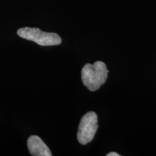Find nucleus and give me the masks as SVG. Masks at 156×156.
I'll use <instances>...</instances> for the list:
<instances>
[{
	"instance_id": "nucleus-3",
	"label": "nucleus",
	"mask_w": 156,
	"mask_h": 156,
	"mask_svg": "<svg viewBox=\"0 0 156 156\" xmlns=\"http://www.w3.org/2000/svg\"><path fill=\"white\" fill-rule=\"evenodd\" d=\"M98 127V116L95 112H90L84 115L78 127L77 140L80 143L86 145L92 141Z\"/></svg>"
},
{
	"instance_id": "nucleus-1",
	"label": "nucleus",
	"mask_w": 156,
	"mask_h": 156,
	"mask_svg": "<svg viewBox=\"0 0 156 156\" xmlns=\"http://www.w3.org/2000/svg\"><path fill=\"white\" fill-rule=\"evenodd\" d=\"M108 70L103 62H95L93 64H87L81 72L82 81L90 91H95L106 83Z\"/></svg>"
},
{
	"instance_id": "nucleus-4",
	"label": "nucleus",
	"mask_w": 156,
	"mask_h": 156,
	"mask_svg": "<svg viewBox=\"0 0 156 156\" xmlns=\"http://www.w3.org/2000/svg\"><path fill=\"white\" fill-rule=\"evenodd\" d=\"M28 148L29 152L34 156H51L49 148L38 136L32 135L28 138Z\"/></svg>"
},
{
	"instance_id": "nucleus-2",
	"label": "nucleus",
	"mask_w": 156,
	"mask_h": 156,
	"mask_svg": "<svg viewBox=\"0 0 156 156\" xmlns=\"http://www.w3.org/2000/svg\"><path fill=\"white\" fill-rule=\"evenodd\" d=\"M21 38L36 42L41 46H56L62 43L61 37L54 33L44 32L36 28H23L17 30Z\"/></svg>"
},
{
	"instance_id": "nucleus-5",
	"label": "nucleus",
	"mask_w": 156,
	"mask_h": 156,
	"mask_svg": "<svg viewBox=\"0 0 156 156\" xmlns=\"http://www.w3.org/2000/svg\"><path fill=\"white\" fill-rule=\"evenodd\" d=\"M107 156H119L118 153H114V152H112V153H109L108 154H107Z\"/></svg>"
}]
</instances>
